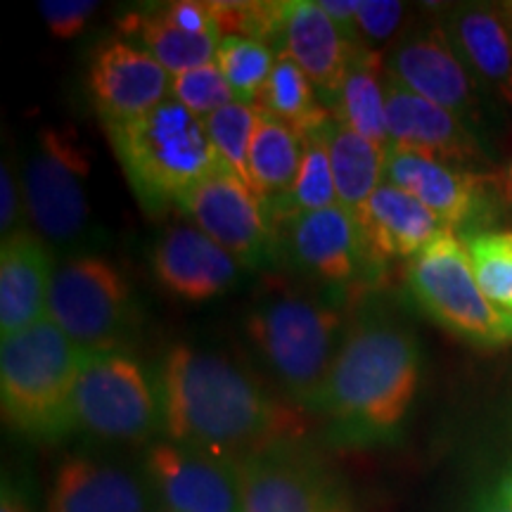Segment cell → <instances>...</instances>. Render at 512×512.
Listing matches in <instances>:
<instances>
[{
	"label": "cell",
	"instance_id": "cell-1",
	"mask_svg": "<svg viewBox=\"0 0 512 512\" xmlns=\"http://www.w3.org/2000/svg\"><path fill=\"white\" fill-rule=\"evenodd\" d=\"M157 384L166 439L211 456L242 463L306 432L299 411L214 351L178 344L166 354Z\"/></svg>",
	"mask_w": 512,
	"mask_h": 512
},
{
	"label": "cell",
	"instance_id": "cell-2",
	"mask_svg": "<svg viewBox=\"0 0 512 512\" xmlns=\"http://www.w3.org/2000/svg\"><path fill=\"white\" fill-rule=\"evenodd\" d=\"M420 344L411 330L368 320L347 332L316 411L351 444L387 441L418 394Z\"/></svg>",
	"mask_w": 512,
	"mask_h": 512
},
{
	"label": "cell",
	"instance_id": "cell-3",
	"mask_svg": "<svg viewBox=\"0 0 512 512\" xmlns=\"http://www.w3.org/2000/svg\"><path fill=\"white\" fill-rule=\"evenodd\" d=\"M344 318L311 294L275 292L249 311L245 335L283 392L316 408L344 342Z\"/></svg>",
	"mask_w": 512,
	"mask_h": 512
},
{
	"label": "cell",
	"instance_id": "cell-4",
	"mask_svg": "<svg viewBox=\"0 0 512 512\" xmlns=\"http://www.w3.org/2000/svg\"><path fill=\"white\" fill-rule=\"evenodd\" d=\"M91 358L46 318L0 344L3 418L31 437L55 439L74 430V389Z\"/></svg>",
	"mask_w": 512,
	"mask_h": 512
},
{
	"label": "cell",
	"instance_id": "cell-5",
	"mask_svg": "<svg viewBox=\"0 0 512 512\" xmlns=\"http://www.w3.org/2000/svg\"><path fill=\"white\" fill-rule=\"evenodd\" d=\"M121 169L147 207H169L223 169L204 121L166 100L143 117L105 126Z\"/></svg>",
	"mask_w": 512,
	"mask_h": 512
},
{
	"label": "cell",
	"instance_id": "cell-6",
	"mask_svg": "<svg viewBox=\"0 0 512 512\" xmlns=\"http://www.w3.org/2000/svg\"><path fill=\"white\" fill-rule=\"evenodd\" d=\"M406 283L415 302L453 335L479 347H503L512 342V316L486 299L456 230L439 233L413 256Z\"/></svg>",
	"mask_w": 512,
	"mask_h": 512
},
{
	"label": "cell",
	"instance_id": "cell-7",
	"mask_svg": "<svg viewBox=\"0 0 512 512\" xmlns=\"http://www.w3.org/2000/svg\"><path fill=\"white\" fill-rule=\"evenodd\" d=\"M72 427L114 444H147L164 432L159 384L131 356L91 354L72 401Z\"/></svg>",
	"mask_w": 512,
	"mask_h": 512
},
{
	"label": "cell",
	"instance_id": "cell-8",
	"mask_svg": "<svg viewBox=\"0 0 512 512\" xmlns=\"http://www.w3.org/2000/svg\"><path fill=\"white\" fill-rule=\"evenodd\" d=\"M48 318L88 354H110L133 328L136 297L112 261L76 256L53 275Z\"/></svg>",
	"mask_w": 512,
	"mask_h": 512
},
{
	"label": "cell",
	"instance_id": "cell-9",
	"mask_svg": "<svg viewBox=\"0 0 512 512\" xmlns=\"http://www.w3.org/2000/svg\"><path fill=\"white\" fill-rule=\"evenodd\" d=\"M86 150L69 128H43L24 169V204L34 228L55 245H72L86 235L88 207Z\"/></svg>",
	"mask_w": 512,
	"mask_h": 512
},
{
	"label": "cell",
	"instance_id": "cell-10",
	"mask_svg": "<svg viewBox=\"0 0 512 512\" xmlns=\"http://www.w3.org/2000/svg\"><path fill=\"white\" fill-rule=\"evenodd\" d=\"M240 477L242 512H356L337 472L299 441L242 460Z\"/></svg>",
	"mask_w": 512,
	"mask_h": 512
},
{
	"label": "cell",
	"instance_id": "cell-11",
	"mask_svg": "<svg viewBox=\"0 0 512 512\" xmlns=\"http://www.w3.org/2000/svg\"><path fill=\"white\" fill-rule=\"evenodd\" d=\"M143 475L166 512H242L240 463L157 439L145 446Z\"/></svg>",
	"mask_w": 512,
	"mask_h": 512
},
{
	"label": "cell",
	"instance_id": "cell-12",
	"mask_svg": "<svg viewBox=\"0 0 512 512\" xmlns=\"http://www.w3.org/2000/svg\"><path fill=\"white\" fill-rule=\"evenodd\" d=\"M192 223L240 266H259L271 247L264 200L228 169L216 171L178 200Z\"/></svg>",
	"mask_w": 512,
	"mask_h": 512
},
{
	"label": "cell",
	"instance_id": "cell-13",
	"mask_svg": "<svg viewBox=\"0 0 512 512\" xmlns=\"http://www.w3.org/2000/svg\"><path fill=\"white\" fill-rule=\"evenodd\" d=\"M384 69L408 91L453 112L465 124L479 117V83L460 62L441 27L401 36L384 55Z\"/></svg>",
	"mask_w": 512,
	"mask_h": 512
},
{
	"label": "cell",
	"instance_id": "cell-14",
	"mask_svg": "<svg viewBox=\"0 0 512 512\" xmlns=\"http://www.w3.org/2000/svg\"><path fill=\"white\" fill-rule=\"evenodd\" d=\"M384 98H387V147L415 152L460 169L484 157L482 143L463 119L408 91L387 69H384Z\"/></svg>",
	"mask_w": 512,
	"mask_h": 512
},
{
	"label": "cell",
	"instance_id": "cell-15",
	"mask_svg": "<svg viewBox=\"0 0 512 512\" xmlns=\"http://www.w3.org/2000/svg\"><path fill=\"white\" fill-rule=\"evenodd\" d=\"M88 88L102 124H126L171 98V74L143 48L110 41L95 50Z\"/></svg>",
	"mask_w": 512,
	"mask_h": 512
},
{
	"label": "cell",
	"instance_id": "cell-16",
	"mask_svg": "<svg viewBox=\"0 0 512 512\" xmlns=\"http://www.w3.org/2000/svg\"><path fill=\"white\" fill-rule=\"evenodd\" d=\"M287 247L306 273L330 285H351L370 259L361 226L339 204L290 216Z\"/></svg>",
	"mask_w": 512,
	"mask_h": 512
},
{
	"label": "cell",
	"instance_id": "cell-17",
	"mask_svg": "<svg viewBox=\"0 0 512 512\" xmlns=\"http://www.w3.org/2000/svg\"><path fill=\"white\" fill-rule=\"evenodd\" d=\"M155 494L145 475L93 456H69L57 467L48 512H152Z\"/></svg>",
	"mask_w": 512,
	"mask_h": 512
},
{
	"label": "cell",
	"instance_id": "cell-18",
	"mask_svg": "<svg viewBox=\"0 0 512 512\" xmlns=\"http://www.w3.org/2000/svg\"><path fill=\"white\" fill-rule=\"evenodd\" d=\"M157 280L185 302H207L235 285L240 264L197 226H171L152 252Z\"/></svg>",
	"mask_w": 512,
	"mask_h": 512
},
{
	"label": "cell",
	"instance_id": "cell-19",
	"mask_svg": "<svg viewBox=\"0 0 512 512\" xmlns=\"http://www.w3.org/2000/svg\"><path fill=\"white\" fill-rule=\"evenodd\" d=\"M384 181L425 204L448 230L463 228L482 209L484 176L415 152L387 147Z\"/></svg>",
	"mask_w": 512,
	"mask_h": 512
},
{
	"label": "cell",
	"instance_id": "cell-20",
	"mask_svg": "<svg viewBox=\"0 0 512 512\" xmlns=\"http://www.w3.org/2000/svg\"><path fill=\"white\" fill-rule=\"evenodd\" d=\"M439 27L479 86L512 105V31L503 10L463 3L448 8Z\"/></svg>",
	"mask_w": 512,
	"mask_h": 512
},
{
	"label": "cell",
	"instance_id": "cell-21",
	"mask_svg": "<svg viewBox=\"0 0 512 512\" xmlns=\"http://www.w3.org/2000/svg\"><path fill=\"white\" fill-rule=\"evenodd\" d=\"M53 261L43 238L19 228L0 247V337L8 339L48 318Z\"/></svg>",
	"mask_w": 512,
	"mask_h": 512
},
{
	"label": "cell",
	"instance_id": "cell-22",
	"mask_svg": "<svg viewBox=\"0 0 512 512\" xmlns=\"http://www.w3.org/2000/svg\"><path fill=\"white\" fill-rule=\"evenodd\" d=\"M354 48L320 3L287 0L278 53L290 55L304 69L316 91L332 98V102L347 79Z\"/></svg>",
	"mask_w": 512,
	"mask_h": 512
},
{
	"label": "cell",
	"instance_id": "cell-23",
	"mask_svg": "<svg viewBox=\"0 0 512 512\" xmlns=\"http://www.w3.org/2000/svg\"><path fill=\"white\" fill-rule=\"evenodd\" d=\"M373 259H413L448 230L425 204L384 181L356 216Z\"/></svg>",
	"mask_w": 512,
	"mask_h": 512
},
{
	"label": "cell",
	"instance_id": "cell-24",
	"mask_svg": "<svg viewBox=\"0 0 512 512\" xmlns=\"http://www.w3.org/2000/svg\"><path fill=\"white\" fill-rule=\"evenodd\" d=\"M320 136L328 147L339 207L347 209L356 219L384 183L387 150L363 138L361 133L351 131L335 117L320 128Z\"/></svg>",
	"mask_w": 512,
	"mask_h": 512
},
{
	"label": "cell",
	"instance_id": "cell-25",
	"mask_svg": "<svg viewBox=\"0 0 512 512\" xmlns=\"http://www.w3.org/2000/svg\"><path fill=\"white\" fill-rule=\"evenodd\" d=\"M306 136L259 107L249 143V183L261 200H283L297 183Z\"/></svg>",
	"mask_w": 512,
	"mask_h": 512
},
{
	"label": "cell",
	"instance_id": "cell-26",
	"mask_svg": "<svg viewBox=\"0 0 512 512\" xmlns=\"http://www.w3.org/2000/svg\"><path fill=\"white\" fill-rule=\"evenodd\" d=\"M332 117L387 150V98H384V55L356 46L347 79L332 102Z\"/></svg>",
	"mask_w": 512,
	"mask_h": 512
},
{
	"label": "cell",
	"instance_id": "cell-27",
	"mask_svg": "<svg viewBox=\"0 0 512 512\" xmlns=\"http://www.w3.org/2000/svg\"><path fill=\"white\" fill-rule=\"evenodd\" d=\"M121 31L136 38L145 53L155 57L171 76L214 62L221 43L216 34H190L176 27L162 8L133 12L121 22Z\"/></svg>",
	"mask_w": 512,
	"mask_h": 512
},
{
	"label": "cell",
	"instance_id": "cell-28",
	"mask_svg": "<svg viewBox=\"0 0 512 512\" xmlns=\"http://www.w3.org/2000/svg\"><path fill=\"white\" fill-rule=\"evenodd\" d=\"M256 107L294 126L304 136L320 131L332 119V110L318 102L316 86L309 76L285 53H278Z\"/></svg>",
	"mask_w": 512,
	"mask_h": 512
},
{
	"label": "cell",
	"instance_id": "cell-29",
	"mask_svg": "<svg viewBox=\"0 0 512 512\" xmlns=\"http://www.w3.org/2000/svg\"><path fill=\"white\" fill-rule=\"evenodd\" d=\"M275 60H278V53H273L271 46L240 36L221 38L214 57L216 67L226 76L235 98L245 105H256L273 72Z\"/></svg>",
	"mask_w": 512,
	"mask_h": 512
},
{
	"label": "cell",
	"instance_id": "cell-30",
	"mask_svg": "<svg viewBox=\"0 0 512 512\" xmlns=\"http://www.w3.org/2000/svg\"><path fill=\"white\" fill-rule=\"evenodd\" d=\"M465 247L486 299L512 316V230H477Z\"/></svg>",
	"mask_w": 512,
	"mask_h": 512
},
{
	"label": "cell",
	"instance_id": "cell-31",
	"mask_svg": "<svg viewBox=\"0 0 512 512\" xmlns=\"http://www.w3.org/2000/svg\"><path fill=\"white\" fill-rule=\"evenodd\" d=\"M259 107L245 105V102H230L219 112L209 114L204 121L207 136L219 155L223 169L245 181L249 188V143H252Z\"/></svg>",
	"mask_w": 512,
	"mask_h": 512
},
{
	"label": "cell",
	"instance_id": "cell-32",
	"mask_svg": "<svg viewBox=\"0 0 512 512\" xmlns=\"http://www.w3.org/2000/svg\"><path fill=\"white\" fill-rule=\"evenodd\" d=\"M278 202H283L285 219H290L294 214L330 209L339 204L328 147H325V140L320 136V131L306 136L304 159L302 169H299L297 183H294L290 195Z\"/></svg>",
	"mask_w": 512,
	"mask_h": 512
},
{
	"label": "cell",
	"instance_id": "cell-33",
	"mask_svg": "<svg viewBox=\"0 0 512 512\" xmlns=\"http://www.w3.org/2000/svg\"><path fill=\"white\" fill-rule=\"evenodd\" d=\"M211 15H214L216 29L219 34L226 36H240L252 38V41H261L266 46L278 41L283 36V17H285V3H209Z\"/></svg>",
	"mask_w": 512,
	"mask_h": 512
},
{
	"label": "cell",
	"instance_id": "cell-34",
	"mask_svg": "<svg viewBox=\"0 0 512 512\" xmlns=\"http://www.w3.org/2000/svg\"><path fill=\"white\" fill-rule=\"evenodd\" d=\"M171 100L181 102L197 119H207L230 102H238L216 62L171 76Z\"/></svg>",
	"mask_w": 512,
	"mask_h": 512
},
{
	"label": "cell",
	"instance_id": "cell-35",
	"mask_svg": "<svg viewBox=\"0 0 512 512\" xmlns=\"http://www.w3.org/2000/svg\"><path fill=\"white\" fill-rule=\"evenodd\" d=\"M406 5L396 0H361L356 12L358 46L370 48V43L389 41L399 31Z\"/></svg>",
	"mask_w": 512,
	"mask_h": 512
},
{
	"label": "cell",
	"instance_id": "cell-36",
	"mask_svg": "<svg viewBox=\"0 0 512 512\" xmlns=\"http://www.w3.org/2000/svg\"><path fill=\"white\" fill-rule=\"evenodd\" d=\"M50 34L57 38H74L86 29V22L98 10L95 0H43L38 3Z\"/></svg>",
	"mask_w": 512,
	"mask_h": 512
},
{
	"label": "cell",
	"instance_id": "cell-37",
	"mask_svg": "<svg viewBox=\"0 0 512 512\" xmlns=\"http://www.w3.org/2000/svg\"><path fill=\"white\" fill-rule=\"evenodd\" d=\"M19 221V192L17 178L12 174L10 164L3 162L0 166V233L3 240L17 233Z\"/></svg>",
	"mask_w": 512,
	"mask_h": 512
},
{
	"label": "cell",
	"instance_id": "cell-38",
	"mask_svg": "<svg viewBox=\"0 0 512 512\" xmlns=\"http://www.w3.org/2000/svg\"><path fill=\"white\" fill-rule=\"evenodd\" d=\"M475 512H512V465L491 482Z\"/></svg>",
	"mask_w": 512,
	"mask_h": 512
},
{
	"label": "cell",
	"instance_id": "cell-39",
	"mask_svg": "<svg viewBox=\"0 0 512 512\" xmlns=\"http://www.w3.org/2000/svg\"><path fill=\"white\" fill-rule=\"evenodd\" d=\"M0 512H31V510H29V505L24 503V498L19 496L15 489L5 486L3 501H0Z\"/></svg>",
	"mask_w": 512,
	"mask_h": 512
},
{
	"label": "cell",
	"instance_id": "cell-40",
	"mask_svg": "<svg viewBox=\"0 0 512 512\" xmlns=\"http://www.w3.org/2000/svg\"><path fill=\"white\" fill-rule=\"evenodd\" d=\"M501 190H503L505 200L512 204V159H510L508 166H505L503 174H501Z\"/></svg>",
	"mask_w": 512,
	"mask_h": 512
},
{
	"label": "cell",
	"instance_id": "cell-41",
	"mask_svg": "<svg viewBox=\"0 0 512 512\" xmlns=\"http://www.w3.org/2000/svg\"><path fill=\"white\" fill-rule=\"evenodd\" d=\"M501 10H503L505 19H508V24H510V31H512V3H505V5H501Z\"/></svg>",
	"mask_w": 512,
	"mask_h": 512
},
{
	"label": "cell",
	"instance_id": "cell-42",
	"mask_svg": "<svg viewBox=\"0 0 512 512\" xmlns=\"http://www.w3.org/2000/svg\"><path fill=\"white\" fill-rule=\"evenodd\" d=\"M164 512H166V510H164Z\"/></svg>",
	"mask_w": 512,
	"mask_h": 512
}]
</instances>
